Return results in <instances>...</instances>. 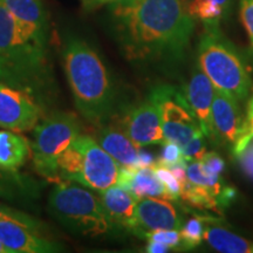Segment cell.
Masks as SVG:
<instances>
[{
	"label": "cell",
	"mask_w": 253,
	"mask_h": 253,
	"mask_svg": "<svg viewBox=\"0 0 253 253\" xmlns=\"http://www.w3.org/2000/svg\"><path fill=\"white\" fill-rule=\"evenodd\" d=\"M186 162L183 156L182 148L178 144H176L175 142H164L163 143V149L161 151L160 157L156 161V164L164 167H170L173 164Z\"/></svg>",
	"instance_id": "4316f807"
},
{
	"label": "cell",
	"mask_w": 253,
	"mask_h": 253,
	"mask_svg": "<svg viewBox=\"0 0 253 253\" xmlns=\"http://www.w3.org/2000/svg\"><path fill=\"white\" fill-rule=\"evenodd\" d=\"M201 168L205 173H214L221 175L225 169V162L219 155L216 153H207L201 161Z\"/></svg>",
	"instance_id": "4dcf8cb0"
},
{
	"label": "cell",
	"mask_w": 253,
	"mask_h": 253,
	"mask_svg": "<svg viewBox=\"0 0 253 253\" xmlns=\"http://www.w3.org/2000/svg\"><path fill=\"white\" fill-rule=\"evenodd\" d=\"M42 107L33 95L0 81V126L15 132L34 129Z\"/></svg>",
	"instance_id": "9c48e42d"
},
{
	"label": "cell",
	"mask_w": 253,
	"mask_h": 253,
	"mask_svg": "<svg viewBox=\"0 0 253 253\" xmlns=\"http://www.w3.org/2000/svg\"><path fill=\"white\" fill-rule=\"evenodd\" d=\"M95 140L122 167H140V148L121 126L103 123L99 126Z\"/></svg>",
	"instance_id": "2e32d148"
},
{
	"label": "cell",
	"mask_w": 253,
	"mask_h": 253,
	"mask_svg": "<svg viewBox=\"0 0 253 253\" xmlns=\"http://www.w3.org/2000/svg\"><path fill=\"white\" fill-rule=\"evenodd\" d=\"M169 246L163 244V243L156 242V240H149L147 244V248H145V251L149 253H166L170 251Z\"/></svg>",
	"instance_id": "836d02e7"
},
{
	"label": "cell",
	"mask_w": 253,
	"mask_h": 253,
	"mask_svg": "<svg viewBox=\"0 0 253 253\" xmlns=\"http://www.w3.org/2000/svg\"><path fill=\"white\" fill-rule=\"evenodd\" d=\"M79 135L80 123L73 113L54 112L38 123L31 142L37 172L47 181L59 183V158Z\"/></svg>",
	"instance_id": "52a82bcc"
},
{
	"label": "cell",
	"mask_w": 253,
	"mask_h": 253,
	"mask_svg": "<svg viewBox=\"0 0 253 253\" xmlns=\"http://www.w3.org/2000/svg\"><path fill=\"white\" fill-rule=\"evenodd\" d=\"M11 12L21 32L31 42L47 48L46 11L40 0H0Z\"/></svg>",
	"instance_id": "4fadbf2b"
},
{
	"label": "cell",
	"mask_w": 253,
	"mask_h": 253,
	"mask_svg": "<svg viewBox=\"0 0 253 253\" xmlns=\"http://www.w3.org/2000/svg\"><path fill=\"white\" fill-rule=\"evenodd\" d=\"M238 160L239 166L242 167L243 171L248 175L250 178L253 179V142L246 145V147L235 156Z\"/></svg>",
	"instance_id": "1f68e13d"
},
{
	"label": "cell",
	"mask_w": 253,
	"mask_h": 253,
	"mask_svg": "<svg viewBox=\"0 0 253 253\" xmlns=\"http://www.w3.org/2000/svg\"><path fill=\"white\" fill-rule=\"evenodd\" d=\"M144 238L148 240H156L169 246L170 249L182 248L181 235L178 230H157L145 235Z\"/></svg>",
	"instance_id": "f1b7e54d"
},
{
	"label": "cell",
	"mask_w": 253,
	"mask_h": 253,
	"mask_svg": "<svg viewBox=\"0 0 253 253\" xmlns=\"http://www.w3.org/2000/svg\"><path fill=\"white\" fill-rule=\"evenodd\" d=\"M205 135L203 132L196 135L191 141H189L184 147L182 148L183 156L186 162L192 161H201L208 153L207 143H205Z\"/></svg>",
	"instance_id": "484cf974"
},
{
	"label": "cell",
	"mask_w": 253,
	"mask_h": 253,
	"mask_svg": "<svg viewBox=\"0 0 253 253\" xmlns=\"http://www.w3.org/2000/svg\"><path fill=\"white\" fill-rule=\"evenodd\" d=\"M13 194V182L8 179V177H6L5 173H1L0 171V197L12 198Z\"/></svg>",
	"instance_id": "d6a6232c"
},
{
	"label": "cell",
	"mask_w": 253,
	"mask_h": 253,
	"mask_svg": "<svg viewBox=\"0 0 253 253\" xmlns=\"http://www.w3.org/2000/svg\"><path fill=\"white\" fill-rule=\"evenodd\" d=\"M153 169L155 175L166 188L167 199H171V201L178 199L181 196V184H179L178 179L176 178L171 170L168 167L160 166V164H155Z\"/></svg>",
	"instance_id": "d4e9b609"
},
{
	"label": "cell",
	"mask_w": 253,
	"mask_h": 253,
	"mask_svg": "<svg viewBox=\"0 0 253 253\" xmlns=\"http://www.w3.org/2000/svg\"><path fill=\"white\" fill-rule=\"evenodd\" d=\"M240 19L249 36L250 48L253 56V0H239Z\"/></svg>",
	"instance_id": "f546056e"
},
{
	"label": "cell",
	"mask_w": 253,
	"mask_h": 253,
	"mask_svg": "<svg viewBox=\"0 0 253 253\" xmlns=\"http://www.w3.org/2000/svg\"><path fill=\"white\" fill-rule=\"evenodd\" d=\"M50 214L66 229L81 236H103L115 229L99 196L69 181H61L48 197Z\"/></svg>",
	"instance_id": "5b68a950"
},
{
	"label": "cell",
	"mask_w": 253,
	"mask_h": 253,
	"mask_svg": "<svg viewBox=\"0 0 253 253\" xmlns=\"http://www.w3.org/2000/svg\"><path fill=\"white\" fill-rule=\"evenodd\" d=\"M119 163L88 135H79L59 158V178L95 191L118 184Z\"/></svg>",
	"instance_id": "8992f818"
},
{
	"label": "cell",
	"mask_w": 253,
	"mask_h": 253,
	"mask_svg": "<svg viewBox=\"0 0 253 253\" xmlns=\"http://www.w3.org/2000/svg\"><path fill=\"white\" fill-rule=\"evenodd\" d=\"M0 253H12V251L7 248H5V246L0 243Z\"/></svg>",
	"instance_id": "d590c367"
},
{
	"label": "cell",
	"mask_w": 253,
	"mask_h": 253,
	"mask_svg": "<svg viewBox=\"0 0 253 253\" xmlns=\"http://www.w3.org/2000/svg\"><path fill=\"white\" fill-rule=\"evenodd\" d=\"M0 81L23 89L45 103L52 84L46 49L24 36L11 12L0 1Z\"/></svg>",
	"instance_id": "3957f363"
},
{
	"label": "cell",
	"mask_w": 253,
	"mask_h": 253,
	"mask_svg": "<svg viewBox=\"0 0 253 253\" xmlns=\"http://www.w3.org/2000/svg\"><path fill=\"white\" fill-rule=\"evenodd\" d=\"M184 94L192 112L198 120V123L205 137L213 141V126L211 112H212L214 87L210 79L199 67L198 63L192 69L191 77H190Z\"/></svg>",
	"instance_id": "5bb4252c"
},
{
	"label": "cell",
	"mask_w": 253,
	"mask_h": 253,
	"mask_svg": "<svg viewBox=\"0 0 253 253\" xmlns=\"http://www.w3.org/2000/svg\"><path fill=\"white\" fill-rule=\"evenodd\" d=\"M150 94L160 108L166 142H175L183 148L196 135L203 132L185 94L179 88L163 84L151 90Z\"/></svg>",
	"instance_id": "ba28073f"
},
{
	"label": "cell",
	"mask_w": 253,
	"mask_h": 253,
	"mask_svg": "<svg viewBox=\"0 0 253 253\" xmlns=\"http://www.w3.org/2000/svg\"><path fill=\"white\" fill-rule=\"evenodd\" d=\"M184 209L171 199L147 197L137 201L130 231L138 237L157 230H179L184 223Z\"/></svg>",
	"instance_id": "30bf717a"
},
{
	"label": "cell",
	"mask_w": 253,
	"mask_h": 253,
	"mask_svg": "<svg viewBox=\"0 0 253 253\" xmlns=\"http://www.w3.org/2000/svg\"><path fill=\"white\" fill-rule=\"evenodd\" d=\"M205 217H207V214L196 213L195 216L184 220L182 227L179 229L183 249L191 250L201 245L202 240H203Z\"/></svg>",
	"instance_id": "603a6c76"
},
{
	"label": "cell",
	"mask_w": 253,
	"mask_h": 253,
	"mask_svg": "<svg viewBox=\"0 0 253 253\" xmlns=\"http://www.w3.org/2000/svg\"><path fill=\"white\" fill-rule=\"evenodd\" d=\"M198 66L216 89L232 95L239 102L253 89L251 74L240 53L220 31H205L198 43Z\"/></svg>",
	"instance_id": "277c9868"
},
{
	"label": "cell",
	"mask_w": 253,
	"mask_h": 253,
	"mask_svg": "<svg viewBox=\"0 0 253 253\" xmlns=\"http://www.w3.org/2000/svg\"><path fill=\"white\" fill-rule=\"evenodd\" d=\"M0 220H13L31 229L38 230V221L34 218L2 203H0Z\"/></svg>",
	"instance_id": "83f0119b"
},
{
	"label": "cell",
	"mask_w": 253,
	"mask_h": 253,
	"mask_svg": "<svg viewBox=\"0 0 253 253\" xmlns=\"http://www.w3.org/2000/svg\"><path fill=\"white\" fill-rule=\"evenodd\" d=\"M63 66L79 113L91 125L106 123L115 110L116 90L96 50L71 38L63 47Z\"/></svg>",
	"instance_id": "7a4b0ae2"
},
{
	"label": "cell",
	"mask_w": 253,
	"mask_h": 253,
	"mask_svg": "<svg viewBox=\"0 0 253 253\" xmlns=\"http://www.w3.org/2000/svg\"><path fill=\"white\" fill-rule=\"evenodd\" d=\"M118 185L128 190L137 201L147 197L167 199L166 188L155 175L153 167L120 168Z\"/></svg>",
	"instance_id": "e0dca14e"
},
{
	"label": "cell",
	"mask_w": 253,
	"mask_h": 253,
	"mask_svg": "<svg viewBox=\"0 0 253 253\" xmlns=\"http://www.w3.org/2000/svg\"><path fill=\"white\" fill-rule=\"evenodd\" d=\"M38 230L13 220H0V243L12 253H50L61 251V246L40 237Z\"/></svg>",
	"instance_id": "9a60e30c"
},
{
	"label": "cell",
	"mask_w": 253,
	"mask_h": 253,
	"mask_svg": "<svg viewBox=\"0 0 253 253\" xmlns=\"http://www.w3.org/2000/svg\"><path fill=\"white\" fill-rule=\"evenodd\" d=\"M216 218L207 214L203 232V240L218 252L223 253H252L253 244L235 232L220 226Z\"/></svg>",
	"instance_id": "d6986e66"
},
{
	"label": "cell",
	"mask_w": 253,
	"mask_h": 253,
	"mask_svg": "<svg viewBox=\"0 0 253 253\" xmlns=\"http://www.w3.org/2000/svg\"><path fill=\"white\" fill-rule=\"evenodd\" d=\"M179 198H182L186 204L197 209V210L213 211V212H220L221 211V208L219 207L216 197H213L208 189L201 185L192 184L189 182V179L185 184L181 186Z\"/></svg>",
	"instance_id": "7402d4cb"
},
{
	"label": "cell",
	"mask_w": 253,
	"mask_h": 253,
	"mask_svg": "<svg viewBox=\"0 0 253 253\" xmlns=\"http://www.w3.org/2000/svg\"><path fill=\"white\" fill-rule=\"evenodd\" d=\"M114 36L129 61H182L195 30L185 0H118L109 9Z\"/></svg>",
	"instance_id": "6da1fadb"
},
{
	"label": "cell",
	"mask_w": 253,
	"mask_h": 253,
	"mask_svg": "<svg viewBox=\"0 0 253 253\" xmlns=\"http://www.w3.org/2000/svg\"><path fill=\"white\" fill-rule=\"evenodd\" d=\"M32 153L31 142L20 132L0 130V169L15 172Z\"/></svg>",
	"instance_id": "ffe728a7"
},
{
	"label": "cell",
	"mask_w": 253,
	"mask_h": 253,
	"mask_svg": "<svg viewBox=\"0 0 253 253\" xmlns=\"http://www.w3.org/2000/svg\"><path fill=\"white\" fill-rule=\"evenodd\" d=\"M97 196H99L104 212L108 216L113 225L130 230L135 217L137 199L128 190L118 184L99 191Z\"/></svg>",
	"instance_id": "ac0fdd59"
},
{
	"label": "cell",
	"mask_w": 253,
	"mask_h": 253,
	"mask_svg": "<svg viewBox=\"0 0 253 253\" xmlns=\"http://www.w3.org/2000/svg\"><path fill=\"white\" fill-rule=\"evenodd\" d=\"M118 0H88L87 5L89 6L90 8H95V7H99L101 5L104 4H108V2H115Z\"/></svg>",
	"instance_id": "e575fe53"
},
{
	"label": "cell",
	"mask_w": 253,
	"mask_h": 253,
	"mask_svg": "<svg viewBox=\"0 0 253 253\" xmlns=\"http://www.w3.org/2000/svg\"><path fill=\"white\" fill-rule=\"evenodd\" d=\"M250 142H253V89L248 99V106H246V114L243 122L242 131L237 138L236 143L232 147L233 155L239 154Z\"/></svg>",
	"instance_id": "cb8c5ba5"
},
{
	"label": "cell",
	"mask_w": 253,
	"mask_h": 253,
	"mask_svg": "<svg viewBox=\"0 0 253 253\" xmlns=\"http://www.w3.org/2000/svg\"><path fill=\"white\" fill-rule=\"evenodd\" d=\"M121 128L138 148L166 142L160 108L151 94L125 114Z\"/></svg>",
	"instance_id": "8fae6325"
},
{
	"label": "cell",
	"mask_w": 253,
	"mask_h": 253,
	"mask_svg": "<svg viewBox=\"0 0 253 253\" xmlns=\"http://www.w3.org/2000/svg\"><path fill=\"white\" fill-rule=\"evenodd\" d=\"M233 0H189V14L199 21L205 31H220V24L229 17Z\"/></svg>",
	"instance_id": "44dd1931"
},
{
	"label": "cell",
	"mask_w": 253,
	"mask_h": 253,
	"mask_svg": "<svg viewBox=\"0 0 253 253\" xmlns=\"http://www.w3.org/2000/svg\"><path fill=\"white\" fill-rule=\"evenodd\" d=\"M239 101L232 95L214 88L212 101L213 142L233 147L242 131L243 113Z\"/></svg>",
	"instance_id": "7c38bea8"
}]
</instances>
